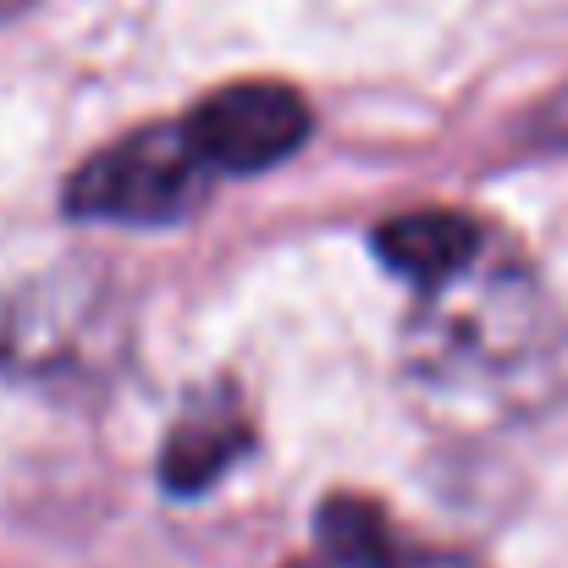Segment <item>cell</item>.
Returning <instances> with one entry per match:
<instances>
[{"label":"cell","mask_w":568,"mask_h":568,"mask_svg":"<svg viewBox=\"0 0 568 568\" xmlns=\"http://www.w3.org/2000/svg\"><path fill=\"white\" fill-rule=\"evenodd\" d=\"M315 536H321V547L332 558H343L354 568H475L458 552L408 547L376 503H359V497H332L321 508V519H315Z\"/></svg>","instance_id":"277c9868"},{"label":"cell","mask_w":568,"mask_h":568,"mask_svg":"<svg viewBox=\"0 0 568 568\" xmlns=\"http://www.w3.org/2000/svg\"><path fill=\"white\" fill-rule=\"evenodd\" d=\"M293 568H354V564H343V558L326 552V558H310V564H293Z\"/></svg>","instance_id":"ba28073f"},{"label":"cell","mask_w":568,"mask_h":568,"mask_svg":"<svg viewBox=\"0 0 568 568\" xmlns=\"http://www.w3.org/2000/svg\"><path fill=\"white\" fill-rule=\"evenodd\" d=\"M189 128L221 178H248L304 150V139L315 133V111L298 89L248 78V83H226L204 94L189 111Z\"/></svg>","instance_id":"3957f363"},{"label":"cell","mask_w":568,"mask_h":568,"mask_svg":"<svg viewBox=\"0 0 568 568\" xmlns=\"http://www.w3.org/2000/svg\"><path fill=\"white\" fill-rule=\"evenodd\" d=\"M22 6H28V0H0V22H6L11 11H22Z\"/></svg>","instance_id":"9c48e42d"},{"label":"cell","mask_w":568,"mask_h":568,"mask_svg":"<svg viewBox=\"0 0 568 568\" xmlns=\"http://www.w3.org/2000/svg\"><path fill=\"white\" fill-rule=\"evenodd\" d=\"M221 172L199 150L189 116L139 128L105 150H94L72 183H67V210L83 221H116V226H161L183 221L199 210Z\"/></svg>","instance_id":"7a4b0ae2"},{"label":"cell","mask_w":568,"mask_h":568,"mask_svg":"<svg viewBox=\"0 0 568 568\" xmlns=\"http://www.w3.org/2000/svg\"><path fill=\"white\" fill-rule=\"evenodd\" d=\"M552 128H558V133H564V139H568V94H564V100H558V105H552Z\"/></svg>","instance_id":"52a82bcc"},{"label":"cell","mask_w":568,"mask_h":568,"mask_svg":"<svg viewBox=\"0 0 568 568\" xmlns=\"http://www.w3.org/2000/svg\"><path fill=\"white\" fill-rule=\"evenodd\" d=\"M248 447V425H243V414L232 408V403H199L189 408L178 425H172V436H166V453H161V480L172 486V491H204V486H215L232 464H237V453Z\"/></svg>","instance_id":"8992f818"},{"label":"cell","mask_w":568,"mask_h":568,"mask_svg":"<svg viewBox=\"0 0 568 568\" xmlns=\"http://www.w3.org/2000/svg\"><path fill=\"white\" fill-rule=\"evenodd\" d=\"M491 226H480L475 215H458V210H408V215H392L376 226V254L408 282H430L442 276L447 265H458Z\"/></svg>","instance_id":"5b68a950"},{"label":"cell","mask_w":568,"mask_h":568,"mask_svg":"<svg viewBox=\"0 0 568 568\" xmlns=\"http://www.w3.org/2000/svg\"><path fill=\"white\" fill-rule=\"evenodd\" d=\"M403 376L442 414H525L558 381L564 310L536 265L486 232L458 265L408 287Z\"/></svg>","instance_id":"6da1fadb"}]
</instances>
